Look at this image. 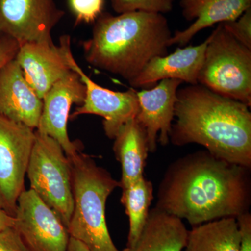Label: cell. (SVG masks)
<instances>
[{
  "label": "cell",
  "mask_w": 251,
  "mask_h": 251,
  "mask_svg": "<svg viewBox=\"0 0 251 251\" xmlns=\"http://www.w3.org/2000/svg\"><path fill=\"white\" fill-rule=\"evenodd\" d=\"M251 168L213 156L207 150L180 158L166 171L156 207L191 226L249 212Z\"/></svg>",
  "instance_id": "6da1fadb"
},
{
  "label": "cell",
  "mask_w": 251,
  "mask_h": 251,
  "mask_svg": "<svg viewBox=\"0 0 251 251\" xmlns=\"http://www.w3.org/2000/svg\"><path fill=\"white\" fill-rule=\"evenodd\" d=\"M249 108L200 84L179 89L170 141L175 146L198 144L213 156L251 168Z\"/></svg>",
  "instance_id": "7a4b0ae2"
},
{
  "label": "cell",
  "mask_w": 251,
  "mask_h": 251,
  "mask_svg": "<svg viewBox=\"0 0 251 251\" xmlns=\"http://www.w3.org/2000/svg\"><path fill=\"white\" fill-rule=\"evenodd\" d=\"M172 36L163 14L102 13L94 22L92 37L81 44L89 64L129 83L151 59L168 54Z\"/></svg>",
  "instance_id": "3957f363"
},
{
  "label": "cell",
  "mask_w": 251,
  "mask_h": 251,
  "mask_svg": "<svg viewBox=\"0 0 251 251\" xmlns=\"http://www.w3.org/2000/svg\"><path fill=\"white\" fill-rule=\"evenodd\" d=\"M69 158L74 196V209L67 227L70 237L83 243L91 251H120L109 232L105 205L120 183L80 151Z\"/></svg>",
  "instance_id": "277c9868"
},
{
  "label": "cell",
  "mask_w": 251,
  "mask_h": 251,
  "mask_svg": "<svg viewBox=\"0 0 251 251\" xmlns=\"http://www.w3.org/2000/svg\"><path fill=\"white\" fill-rule=\"evenodd\" d=\"M198 82L251 108V49L236 40L222 23L209 36Z\"/></svg>",
  "instance_id": "5b68a950"
},
{
  "label": "cell",
  "mask_w": 251,
  "mask_h": 251,
  "mask_svg": "<svg viewBox=\"0 0 251 251\" xmlns=\"http://www.w3.org/2000/svg\"><path fill=\"white\" fill-rule=\"evenodd\" d=\"M26 175L30 189L67 227L74 209L72 165L58 142L35 130Z\"/></svg>",
  "instance_id": "8992f818"
},
{
  "label": "cell",
  "mask_w": 251,
  "mask_h": 251,
  "mask_svg": "<svg viewBox=\"0 0 251 251\" xmlns=\"http://www.w3.org/2000/svg\"><path fill=\"white\" fill-rule=\"evenodd\" d=\"M59 47L71 70L78 74L85 86L83 103L75 109L69 118L74 120L82 115H96L103 117V129L110 139H115L120 128L139 112L137 92L133 89L126 92H115L94 82L79 67L71 49V37L62 36Z\"/></svg>",
  "instance_id": "52a82bcc"
},
{
  "label": "cell",
  "mask_w": 251,
  "mask_h": 251,
  "mask_svg": "<svg viewBox=\"0 0 251 251\" xmlns=\"http://www.w3.org/2000/svg\"><path fill=\"white\" fill-rule=\"evenodd\" d=\"M35 140V130L0 115V198L5 210L16 213Z\"/></svg>",
  "instance_id": "ba28073f"
},
{
  "label": "cell",
  "mask_w": 251,
  "mask_h": 251,
  "mask_svg": "<svg viewBox=\"0 0 251 251\" xmlns=\"http://www.w3.org/2000/svg\"><path fill=\"white\" fill-rule=\"evenodd\" d=\"M64 14L54 0H0V36L11 38L20 46L52 45V29Z\"/></svg>",
  "instance_id": "9c48e42d"
},
{
  "label": "cell",
  "mask_w": 251,
  "mask_h": 251,
  "mask_svg": "<svg viewBox=\"0 0 251 251\" xmlns=\"http://www.w3.org/2000/svg\"><path fill=\"white\" fill-rule=\"evenodd\" d=\"M14 218V227L29 251H67V227L30 188L20 195Z\"/></svg>",
  "instance_id": "30bf717a"
},
{
  "label": "cell",
  "mask_w": 251,
  "mask_h": 251,
  "mask_svg": "<svg viewBox=\"0 0 251 251\" xmlns=\"http://www.w3.org/2000/svg\"><path fill=\"white\" fill-rule=\"evenodd\" d=\"M86 89L78 74L71 70L54 84L43 97V109L36 130L58 142L68 157L79 151L67 131L69 112L74 104L82 105Z\"/></svg>",
  "instance_id": "8fae6325"
},
{
  "label": "cell",
  "mask_w": 251,
  "mask_h": 251,
  "mask_svg": "<svg viewBox=\"0 0 251 251\" xmlns=\"http://www.w3.org/2000/svg\"><path fill=\"white\" fill-rule=\"evenodd\" d=\"M182 82L176 79H165L152 88L137 92L140 110L135 119L146 133L150 152L156 151L157 143L162 146L169 143L176 93Z\"/></svg>",
  "instance_id": "7c38bea8"
},
{
  "label": "cell",
  "mask_w": 251,
  "mask_h": 251,
  "mask_svg": "<svg viewBox=\"0 0 251 251\" xmlns=\"http://www.w3.org/2000/svg\"><path fill=\"white\" fill-rule=\"evenodd\" d=\"M43 100L31 88L16 59L0 69V115L36 129Z\"/></svg>",
  "instance_id": "4fadbf2b"
},
{
  "label": "cell",
  "mask_w": 251,
  "mask_h": 251,
  "mask_svg": "<svg viewBox=\"0 0 251 251\" xmlns=\"http://www.w3.org/2000/svg\"><path fill=\"white\" fill-rule=\"evenodd\" d=\"M209 37L198 46L178 48L173 53L156 57L129 84L133 88L153 87L165 79H176L191 85H198Z\"/></svg>",
  "instance_id": "5bb4252c"
},
{
  "label": "cell",
  "mask_w": 251,
  "mask_h": 251,
  "mask_svg": "<svg viewBox=\"0 0 251 251\" xmlns=\"http://www.w3.org/2000/svg\"><path fill=\"white\" fill-rule=\"evenodd\" d=\"M31 88L41 99L55 82L70 72L60 47L29 43L20 46L16 58Z\"/></svg>",
  "instance_id": "9a60e30c"
},
{
  "label": "cell",
  "mask_w": 251,
  "mask_h": 251,
  "mask_svg": "<svg viewBox=\"0 0 251 251\" xmlns=\"http://www.w3.org/2000/svg\"><path fill=\"white\" fill-rule=\"evenodd\" d=\"M183 16L194 22L182 31H175L170 46H184L199 31L216 23L234 21L251 7V0H180Z\"/></svg>",
  "instance_id": "2e32d148"
},
{
  "label": "cell",
  "mask_w": 251,
  "mask_h": 251,
  "mask_svg": "<svg viewBox=\"0 0 251 251\" xmlns=\"http://www.w3.org/2000/svg\"><path fill=\"white\" fill-rule=\"evenodd\" d=\"M188 233L182 220L155 206L138 239L122 251H183Z\"/></svg>",
  "instance_id": "e0dca14e"
},
{
  "label": "cell",
  "mask_w": 251,
  "mask_h": 251,
  "mask_svg": "<svg viewBox=\"0 0 251 251\" xmlns=\"http://www.w3.org/2000/svg\"><path fill=\"white\" fill-rule=\"evenodd\" d=\"M113 151L122 166V190L144 176L149 151L146 133L136 119L126 123L115 138Z\"/></svg>",
  "instance_id": "ac0fdd59"
},
{
  "label": "cell",
  "mask_w": 251,
  "mask_h": 251,
  "mask_svg": "<svg viewBox=\"0 0 251 251\" xmlns=\"http://www.w3.org/2000/svg\"><path fill=\"white\" fill-rule=\"evenodd\" d=\"M240 244L237 219L226 217L193 226L183 251H239Z\"/></svg>",
  "instance_id": "d6986e66"
},
{
  "label": "cell",
  "mask_w": 251,
  "mask_h": 251,
  "mask_svg": "<svg viewBox=\"0 0 251 251\" xmlns=\"http://www.w3.org/2000/svg\"><path fill=\"white\" fill-rule=\"evenodd\" d=\"M153 184L143 176L122 190L121 202L129 220L127 247L138 239L148 220L153 198Z\"/></svg>",
  "instance_id": "ffe728a7"
},
{
  "label": "cell",
  "mask_w": 251,
  "mask_h": 251,
  "mask_svg": "<svg viewBox=\"0 0 251 251\" xmlns=\"http://www.w3.org/2000/svg\"><path fill=\"white\" fill-rule=\"evenodd\" d=\"M110 2L118 14L133 11L164 14L173 10L174 0H110Z\"/></svg>",
  "instance_id": "44dd1931"
},
{
  "label": "cell",
  "mask_w": 251,
  "mask_h": 251,
  "mask_svg": "<svg viewBox=\"0 0 251 251\" xmlns=\"http://www.w3.org/2000/svg\"><path fill=\"white\" fill-rule=\"evenodd\" d=\"M75 25L94 23L103 13L104 0H69Z\"/></svg>",
  "instance_id": "7402d4cb"
},
{
  "label": "cell",
  "mask_w": 251,
  "mask_h": 251,
  "mask_svg": "<svg viewBox=\"0 0 251 251\" xmlns=\"http://www.w3.org/2000/svg\"><path fill=\"white\" fill-rule=\"evenodd\" d=\"M222 24L236 40L251 49V8L237 19Z\"/></svg>",
  "instance_id": "603a6c76"
},
{
  "label": "cell",
  "mask_w": 251,
  "mask_h": 251,
  "mask_svg": "<svg viewBox=\"0 0 251 251\" xmlns=\"http://www.w3.org/2000/svg\"><path fill=\"white\" fill-rule=\"evenodd\" d=\"M0 251H29L14 226L0 230Z\"/></svg>",
  "instance_id": "cb8c5ba5"
},
{
  "label": "cell",
  "mask_w": 251,
  "mask_h": 251,
  "mask_svg": "<svg viewBox=\"0 0 251 251\" xmlns=\"http://www.w3.org/2000/svg\"><path fill=\"white\" fill-rule=\"evenodd\" d=\"M19 49V44L14 39L0 36V69L16 58Z\"/></svg>",
  "instance_id": "d4e9b609"
},
{
  "label": "cell",
  "mask_w": 251,
  "mask_h": 251,
  "mask_svg": "<svg viewBox=\"0 0 251 251\" xmlns=\"http://www.w3.org/2000/svg\"><path fill=\"white\" fill-rule=\"evenodd\" d=\"M241 234L240 250L251 251V214L247 212L236 218Z\"/></svg>",
  "instance_id": "484cf974"
},
{
  "label": "cell",
  "mask_w": 251,
  "mask_h": 251,
  "mask_svg": "<svg viewBox=\"0 0 251 251\" xmlns=\"http://www.w3.org/2000/svg\"><path fill=\"white\" fill-rule=\"evenodd\" d=\"M15 218L9 212L0 207V230L14 226Z\"/></svg>",
  "instance_id": "4316f807"
},
{
  "label": "cell",
  "mask_w": 251,
  "mask_h": 251,
  "mask_svg": "<svg viewBox=\"0 0 251 251\" xmlns=\"http://www.w3.org/2000/svg\"><path fill=\"white\" fill-rule=\"evenodd\" d=\"M67 251H91L83 243L70 237Z\"/></svg>",
  "instance_id": "83f0119b"
},
{
  "label": "cell",
  "mask_w": 251,
  "mask_h": 251,
  "mask_svg": "<svg viewBox=\"0 0 251 251\" xmlns=\"http://www.w3.org/2000/svg\"><path fill=\"white\" fill-rule=\"evenodd\" d=\"M0 207L2 208V209H4V205H3L2 202L1 201V198H0ZM5 210V209H4Z\"/></svg>",
  "instance_id": "f1b7e54d"
}]
</instances>
